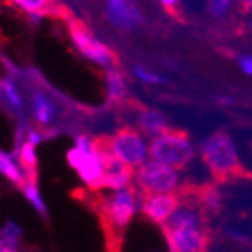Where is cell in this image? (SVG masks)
Wrapping results in <instances>:
<instances>
[{
  "label": "cell",
  "instance_id": "cell-24",
  "mask_svg": "<svg viewBox=\"0 0 252 252\" xmlns=\"http://www.w3.org/2000/svg\"><path fill=\"white\" fill-rule=\"evenodd\" d=\"M218 101L220 103V104H223V106H230V104H233L234 103V100L230 97V95H225V97H219L218 98Z\"/></svg>",
  "mask_w": 252,
  "mask_h": 252
},
{
  "label": "cell",
  "instance_id": "cell-4",
  "mask_svg": "<svg viewBox=\"0 0 252 252\" xmlns=\"http://www.w3.org/2000/svg\"><path fill=\"white\" fill-rule=\"evenodd\" d=\"M148 156L158 163L181 169L192 162L195 148L185 131L168 128L165 133L151 139Z\"/></svg>",
  "mask_w": 252,
  "mask_h": 252
},
{
  "label": "cell",
  "instance_id": "cell-3",
  "mask_svg": "<svg viewBox=\"0 0 252 252\" xmlns=\"http://www.w3.org/2000/svg\"><path fill=\"white\" fill-rule=\"evenodd\" d=\"M201 156L216 180H228L242 171L234 141L226 133H215L202 141Z\"/></svg>",
  "mask_w": 252,
  "mask_h": 252
},
{
  "label": "cell",
  "instance_id": "cell-8",
  "mask_svg": "<svg viewBox=\"0 0 252 252\" xmlns=\"http://www.w3.org/2000/svg\"><path fill=\"white\" fill-rule=\"evenodd\" d=\"M70 35L77 50L89 61H93L106 68H112L117 63L115 55L112 53V50L107 49L101 41L94 38L93 33H91L82 23L79 21L70 23Z\"/></svg>",
  "mask_w": 252,
  "mask_h": 252
},
{
  "label": "cell",
  "instance_id": "cell-5",
  "mask_svg": "<svg viewBox=\"0 0 252 252\" xmlns=\"http://www.w3.org/2000/svg\"><path fill=\"white\" fill-rule=\"evenodd\" d=\"M133 186L139 195L177 193L180 188V175L177 169L150 158L134 171Z\"/></svg>",
  "mask_w": 252,
  "mask_h": 252
},
{
  "label": "cell",
  "instance_id": "cell-1",
  "mask_svg": "<svg viewBox=\"0 0 252 252\" xmlns=\"http://www.w3.org/2000/svg\"><path fill=\"white\" fill-rule=\"evenodd\" d=\"M25 101L26 126L45 139L68 133L83 134L85 107L76 106L61 97L50 86H45L36 79L17 83Z\"/></svg>",
  "mask_w": 252,
  "mask_h": 252
},
{
  "label": "cell",
  "instance_id": "cell-17",
  "mask_svg": "<svg viewBox=\"0 0 252 252\" xmlns=\"http://www.w3.org/2000/svg\"><path fill=\"white\" fill-rule=\"evenodd\" d=\"M28 198V201L33 205V209L36 210V213L42 218V219H47L49 218V210L45 207V204L39 195V190H38V185H32V183H25V185L21 186L20 189Z\"/></svg>",
  "mask_w": 252,
  "mask_h": 252
},
{
  "label": "cell",
  "instance_id": "cell-26",
  "mask_svg": "<svg viewBox=\"0 0 252 252\" xmlns=\"http://www.w3.org/2000/svg\"><path fill=\"white\" fill-rule=\"evenodd\" d=\"M245 9H246V11H248V12H249V14L252 15V0H249V2H248V5L245 6Z\"/></svg>",
  "mask_w": 252,
  "mask_h": 252
},
{
  "label": "cell",
  "instance_id": "cell-2",
  "mask_svg": "<svg viewBox=\"0 0 252 252\" xmlns=\"http://www.w3.org/2000/svg\"><path fill=\"white\" fill-rule=\"evenodd\" d=\"M73 196L97 215L107 252H121L124 233L139 209V192L133 183L126 189L112 192L76 189Z\"/></svg>",
  "mask_w": 252,
  "mask_h": 252
},
{
  "label": "cell",
  "instance_id": "cell-22",
  "mask_svg": "<svg viewBox=\"0 0 252 252\" xmlns=\"http://www.w3.org/2000/svg\"><path fill=\"white\" fill-rule=\"evenodd\" d=\"M17 246L18 243H14V242H9L0 237V252H18Z\"/></svg>",
  "mask_w": 252,
  "mask_h": 252
},
{
  "label": "cell",
  "instance_id": "cell-18",
  "mask_svg": "<svg viewBox=\"0 0 252 252\" xmlns=\"http://www.w3.org/2000/svg\"><path fill=\"white\" fill-rule=\"evenodd\" d=\"M12 2L21 8L25 9L26 12L31 14H38V15H45L47 14V11L50 12L53 8H52V3L53 0H12Z\"/></svg>",
  "mask_w": 252,
  "mask_h": 252
},
{
  "label": "cell",
  "instance_id": "cell-11",
  "mask_svg": "<svg viewBox=\"0 0 252 252\" xmlns=\"http://www.w3.org/2000/svg\"><path fill=\"white\" fill-rule=\"evenodd\" d=\"M169 252H207L209 236L202 228H186V230L163 231Z\"/></svg>",
  "mask_w": 252,
  "mask_h": 252
},
{
  "label": "cell",
  "instance_id": "cell-9",
  "mask_svg": "<svg viewBox=\"0 0 252 252\" xmlns=\"http://www.w3.org/2000/svg\"><path fill=\"white\" fill-rule=\"evenodd\" d=\"M126 109V118H130L126 126L134 127L139 130L144 136H150L151 139L158 134L165 133L169 128L168 120L156 109L142 107V106H124Z\"/></svg>",
  "mask_w": 252,
  "mask_h": 252
},
{
  "label": "cell",
  "instance_id": "cell-19",
  "mask_svg": "<svg viewBox=\"0 0 252 252\" xmlns=\"http://www.w3.org/2000/svg\"><path fill=\"white\" fill-rule=\"evenodd\" d=\"M133 74L137 80L148 83V85H166L168 83V79L163 74L154 73V71L148 70V68H145V66H141V65H136L133 68Z\"/></svg>",
  "mask_w": 252,
  "mask_h": 252
},
{
  "label": "cell",
  "instance_id": "cell-15",
  "mask_svg": "<svg viewBox=\"0 0 252 252\" xmlns=\"http://www.w3.org/2000/svg\"><path fill=\"white\" fill-rule=\"evenodd\" d=\"M0 172H2L8 180H11L18 189H21L23 175H21V171L15 162L14 156H9V154H5L0 151Z\"/></svg>",
  "mask_w": 252,
  "mask_h": 252
},
{
  "label": "cell",
  "instance_id": "cell-13",
  "mask_svg": "<svg viewBox=\"0 0 252 252\" xmlns=\"http://www.w3.org/2000/svg\"><path fill=\"white\" fill-rule=\"evenodd\" d=\"M106 17L110 21V25L121 31H130L136 23L142 21L141 11L130 5L127 0H107Z\"/></svg>",
  "mask_w": 252,
  "mask_h": 252
},
{
  "label": "cell",
  "instance_id": "cell-12",
  "mask_svg": "<svg viewBox=\"0 0 252 252\" xmlns=\"http://www.w3.org/2000/svg\"><path fill=\"white\" fill-rule=\"evenodd\" d=\"M0 109L8 117L17 121V126L26 124L25 120V101L20 88L12 77L0 79Z\"/></svg>",
  "mask_w": 252,
  "mask_h": 252
},
{
  "label": "cell",
  "instance_id": "cell-6",
  "mask_svg": "<svg viewBox=\"0 0 252 252\" xmlns=\"http://www.w3.org/2000/svg\"><path fill=\"white\" fill-rule=\"evenodd\" d=\"M109 148L131 169H137L150 157L145 136L139 130L126 124L113 134H109Z\"/></svg>",
  "mask_w": 252,
  "mask_h": 252
},
{
  "label": "cell",
  "instance_id": "cell-21",
  "mask_svg": "<svg viewBox=\"0 0 252 252\" xmlns=\"http://www.w3.org/2000/svg\"><path fill=\"white\" fill-rule=\"evenodd\" d=\"M239 66L240 70L246 74L252 77V56L251 55H242L239 56Z\"/></svg>",
  "mask_w": 252,
  "mask_h": 252
},
{
  "label": "cell",
  "instance_id": "cell-25",
  "mask_svg": "<svg viewBox=\"0 0 252 252\" xmlns=\"http://www.w3.org/2000/svg\"><path fill=\"white\" fill-rule=\"evenodd\" d=\"M230 237L234 239V240H242L243 239V234H240L237 231H230Z\"/></svg>",
  "mask_w": 252,
  "mask_h": 252
},
{
  "label": "cell",
  "instance_id": "cell-10",
  "mask_svg": "<svg viewBox=\"0 0 252 252\" xmlns=\"http://www.w3.org/2000/svg\"><path fill=\"white\" fill-rule=\"evenodd\" d=\"M178 195L177 193H153V195H139V209L142 213L162 226L169 216L178 207Z\"/></svg>",
  "mask_w": 252,
  "mask_h": 252
},
{
  "label": "cell",
  "instance_id": "cell-16",
  "mask_svg": "<svg viewBox=\"0 0 252 252\" xmlns=\"http://www.w3.org/2000/svg\"><path fill=\"white\" fill-rule=\"evenodd\" d=\"M199 202L205 212H218L222 207V196L218 188L215 186H204L198 192Z\"/></svg>",
  "mask_w": 252,
  "mask_h": 252
},
{
  "label": "cell",
  "instance_id": "cell-20",
  "mask_svg": "<svg viewBox=\"0 0 252 252\" xmlns=\"http://www.w3.org/2000/svg\"><path fill=\"white\" fill-rule=\"evenodd\" d=\"M231 3L233 0H210L209 11L215 18H223L228 14V11H230Z\"/></svg>",
  "mask_w": 252,
  "mask_h": 252
},
{
  "label": "cell",
  "instance_id": "cell-23",
  "mask_svg": "<svg viewBox=\"0 0 252 252\" xmlns=\"http://www.w3.org/2000/svg\"><path fill=\"white\" fill-rule=\"evenodd\" d=\"M160 3H162L163 8H166V9L171 11V9H175L178 6L180 0H160Z\"/></svg>",
  "mask_w": 252,
  "mask_h": 252
},
{
  "label": "cell",
  "instance_id": "cell-14",
  "mask_svg": "<svg viewBox=\"0 0 252 252\" xmlns=\"http://www.w3.org/2000/svg\"><path fill=\"white\" fill-rule=\"evenodd\" d=\"M106 89L109 107H121L127 97V85L123 73L113 66L106 70Z\"/></svg>",
  "mask_w": 252,
  "mask_h": 252
},
{
  "label": "cell",
  "instance_id": "cell-7",
  "mask_svg": "<svg viewBox=\"0 0 252 252\" xmlns=\"http://www.w3.org/2000/svg\"><path fill=\"white\" fill-rule=\"evenodd\" d=\"M76 137V148L68 151V162L91 190H100L103 178V165L100 157L93 150V137L79 134Z\"/></svg>",
  "mask_w": 252,
  "mask_h": 252
},
{
  "label": "cell",
  "instance_id": "cell-27",
  "mask_svg": "<svg viewBox=\"0 0 252 252\" xmlns=\"http://www.w3.org/2000/svg\"><path fill=\"white\" fill-rule=\"evenodd\" d=\"M249 28H251V29H252V20H251V21H249Z\"/></svg>",
  "mask_w": 252,
  "mask_h": 252
}]
</instances>
